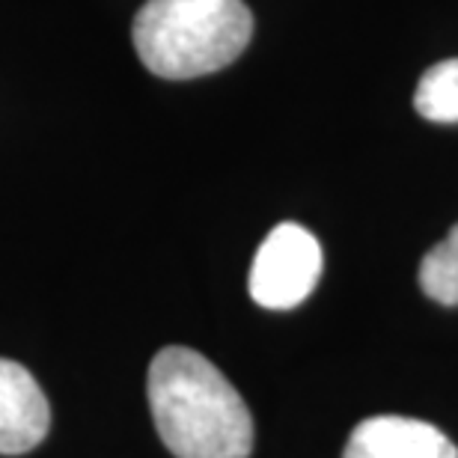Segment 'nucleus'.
<instances>
[{
    "instance_id": "3",
    "label": "nucleus",
    "mask_w": 458,
    "mask_h": 458,
    "mask_svg": "<svg viewBox=\"0 0 458 458\" xmlns=\"http://www.w3.org/2000/svg\"><path fill=\"white\" fill-rule=\"evenodd\" d=\"M322 274V247L301 224L274 226L250 268V298L265 310L304 304Z\"/></svg>"
},
{
    "instance_id": "4",
    "label": "nucleus",
    "mask_w": 458,
    "mask_h": 458,
    "mask_svg": "<svg viewBox=\"0 0 458 458\" xmlns=\"http://www.w3.org/2000/svg\"><path fill=\"white\" fill-rule=\"evenodd\" d=\"M48 399L21 363L0 357V455H21L48 435Z\"/></svg>"
},
{
    "instance_id": "1",
    "label": "nucleus",
    "mask_w": 458,
    "mask_h": 458,
    "mask_svg": "<svg viewBox=\"0 0 458 458\" xmlns=\"http://www.w3.org/2000/svg\"><path fill=\"white\" fill-rule=\"evenodd\" d=\"M155 428L176 458H247L253 417L212 360L185 345L155 354L146 378Z\"/></svg>"
},
{
    "instance_id": "6",
    "label": "nucleus",
    "mask_w": 458,
    "mask_h": 458,
    "mask_svg": "<svg viewBox=\"0 0 458 458\" xmlns=\"http://www.w3.org/2000/svg\"><path fill=\"white\" fill-rule=\"evenodd\" d=\"M420 286L435 304L458 307V224L446 233L441 244L423 256L420 265Z\"/></svg>"
},
{
    "instance_id": "7",
    "label": "nucleus",
    "mask_w": 458,
    "mask_h": 458,
    "mask_svg": "<svg viewBox=\"0 0 458 458\" xmlns=\"http://www.w3.org/2000/svg\"><path fill=\"white\" fill-rule=\"evenodd\" d=\"M414 107L432 123H458V60L437 63L420 78Z\"/></svg>"
},
{
    "instance_id": "2",
    "label": "nucleus",
    "mask_w": 458,
    "mask_h": 458,
    "mask_svg": "<svg viewBox=\"0 0 458 458\" xmlns=\"http://www.w3.org/2000/svg\"><path fill=\"white\" fill-rule=\"evenodd\" d=\"M131 36L152 75L191 81L242 57L253 36V15L244 0H146Z\"/></svg>"
},
{
    "instance_id": "5",
    "label": "nucleus",
    "mask_w": 458,
    "mask_h": 458,
    "mask_svg": "<svg viewBox=\"0 0 458 458\" xmlns=\"http://www.w3.org/2000/svg\"><path fill=\"white\" fill-rule=\"evenodd\" d=\"M343 458H458V446L432 423L384 414L354 426Z\"/></svg>"
}]
</instances>
